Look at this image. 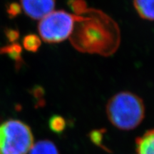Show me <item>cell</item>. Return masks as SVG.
<instances>
[{
    "instance_id": "6da1fadb",
    "label": "cell",
    "mask_w": 154,
    "mask_h": 154,
    "mask_svg": "<svg viewBox=\"0 0 154 154\" xmlns=\"http://www.w3.org/2000/svg\"><path fill=\"white\" fill-rule=\"evenodd\" d=\"M69 40L80 52L110 57L120 46V28L114 19L105 12L88 8L81 16L76 15Z\"/></svg>"
},
{
    "instance_id": "7a4b0ae2",
    "label": "cell",
    "mask_w": 154,
    "mask_h": 154,
    "mask_svg": "<svg viewBox=\"0 0 154 154\" xmlns=\"http://www.w3.org/2000/svg\"><path fill=\"white\" fill-rule=\"evenodd\" d=\"M145 110L141 98L130 91L116 94L106 106L109 121L122 131H130L139 126L145 117Z\"/></svg>"
},
{
    "instance_id": "3957f363",
    "label": "cell",
    "mask_w": 154,
    "mask_h": 154,
    "mask_svg": "<svg viewBox=\"0 0 154 154\" xmlns=\"http://www.w3.org/2000/svg\"><path fill=\"white\" fill-rule=\"evenodd\" d=\"M34 145L32 130L19 120L0 125V154H26Z\"/></svg>"
},
{
    "instance_id": "277c9868",
    "label": "cell",
    "mask_w": 154,
    "mask_h": 154,
    "mask_svg": "<svg viewBox=\"0 0 154 154\" xmlns=\"http://www.w3.org/2000/svg\"><path fill=\"white\" fill-rule=\"evenodd\" d=\"M76 21V15L64 10L53 11L40 20L39 36L44 42L56 44L69 38Z\"/></svg>"
},
{
    "instance_id": "5b68a950",
    "label": "cell",
    "mask_w": 154,
    "mask_h": 154,
    "mask_svg": "<svg viewBox=\"0 0 154 154\" xmlns=\"http://www.w3.org/2000/svg\"><path fill=\"white\" fill-rule=\"evenodd\" d=\"M56 0H21V7L24 13L31 19H43L54 11Z\"/></svg>"
},
{
    "instance_id": "8992f818",
    "label": "cell",
    "mask_w": 154,
    "mask_h": 154,
    "mask_svg": "<svg viewBox=\"0 0 154 154\" xmlns=\"http://www.w3.org/2000/svg\"><path fill=\"white\" fill-rule=\"evenodd\" d=\"M136 144L137 154H154V129L136 138Z\"/></svg>"
},
{
    "instance_id": "52a82bcc",
    "label": "cell",
    "mask_w": 154,
    "mask_h": 154,
    "mask_svg": "<svg viewBox=\"0 0 154 154\" xmlns=\"http://www.w3.org/2000/svg\"><path fill=\"white\" fill-rule=\"evenodd\" d=\"M134 6L142 19L154 21V0H134Z\"/></svg>"
},
{
    "instance_id": "ba28073f",
    "label": "cell",
    "mask_w": 154,
    "mask_h": 154,
    "mask_svg": "<svg viewBox=\"0 0 154 154\" xmlns=\"http://www.w3.org/2000/svg\"><path fill=\"white\" fill-rule=\"evenodd\" d=\"M29 154H59L57 147L53 142L43 140L36 143L29 151Z\"/></svg>"
},
{
    "instance_id": "9c48e42d",
    "label": "cell",
    "mask_w": 154,
    "mask_h": 154,
    "mask_svg": "<svg viewBox=\"0 0 154 154\" xmlns=\"http://www.w3.org/2000/svg\"><path fill=\"white\" fill-rule=\"evenodd\" d=\"M41 38L36 34H28L23 39V47L26 50L31 52L37 51L41 46Z\"/></svg>"
},
{
    "instance_id": "30bf717a",
    "label": "cell",
    "mask_w": 154,
    "mask_h": 154,
    "mask_svg": "<svg viewBox=\"0 0 154 154\" xmlns=\"http://www.w3.org/2000/svg\"><path fill=\"white\" fill-rule=\"evenodd\" d=\"M49 126L51 131L56 134H61L66 127V120L59 115H54L49 119Z\"/></svg>"
},
{
    "instance_id": "8fae6325",
    "label": "cell",
    "mask_w": 154,
    "mask_h": 154,
    "mask_svg": "<svg viewBox=\"0 0 154 154\" xmlns=\"http://www.w3.org/2000/svg\"><path fill=\"white\" fill-rule=\"evenodd\" d=\"M1 53H5L17 62L22 61V48L19 44H13L1 49Z\"/></svg>"
},
{
    "instance_id": "7c38bea8",
    "label": "cell",
    "mask_w": 154,
    "mask_h": 154,
    "mask_svg": "<svg viewBox=\"0 0 154 154\" xmlns=\"http://www.w3.org/2000/svg\"><path fill=\"white\" fill-rule=\"evenodd\" d=\"M68 5L76 16L82 15L88 8L85 0H69Z\"/></svg>"
},
{
    "instance_id": "4fadbf2b",
    "label": "cell",
    "mask_w": 154,
    "mask_h": 154,
    "mask_svg": "<svg viewBox=\"0 0 154 154\" xmlns=\"http://www.w3.org/2000/svg\"><path fill=\"white\" fill-rule=\"evenodd\" d=\"M103 134H104V131H103V129L94 130L90 133L89 137L91 138V141L94 143H95L96 146L103 148V143H102L103 138Z\"/></svg>"
},
{
    "instance_id": "5bb4252c",
    "label": "cell",
    "mask_w": 154,
    "mask_h": 154,
    "mask_svg": "<svg viewBox=\"0 0 154 154\" xmlns=\"http://www.w3.org/2000/svg\"><path fill=\"white\" fill-rule=\"evenodd\" d=\"M21 11H22V7L17 3H11L7 7V12L11 17L18 16Z\"/></svg>"
},
{
    "instance_id": "9a60e30c",
    "label": "cell",
    "mask_w": 154,
    "mask_h": 154,
    "mask_svg": "<svg viewBox=\"0 0 154 154\" xmlns=\"http://www.w3.org/2000/svg\"><path fill=\"white\" fill-rule=\"evenodd\" d=\"M7 36L9 38L10 41L13 42L17 40L19 37V32L17 30L10 29L7 31Z\"/></svg>"
}]
</instances>
